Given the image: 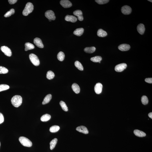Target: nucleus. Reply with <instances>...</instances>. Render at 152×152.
Segmentation results:
<instances>
[{
    "instance_id": "obj_28",
    "label": "nucleus",
    "mask_w": 152,
    "mask_h": 152,
    "mask_svg": "<svg viewBox=\"0 0 152 152\" xmlns=\"http://www.w3.org/2000/svg\"><path fill=\"white\" fill-rule=\"evenodd\" d=\"M55 75L54 73L51 71H49L47 74L46 77L48 80H51L54 78Z\"/></svg>"
},
{
    "instance_id": "obj_37",
    "label": "nucleus",
    "mask_w": 152,
    "mask_h": 152,
    "mask_svg": "<svg viewBox=\"0 0 152 152\" xmlns=\"http://www.w3.org/2000/svg\"><path fill=\"white\" fill-rule=\"evenodd\" d=\"M4 117L3 115L0 113V124L4 122Z\"/></svg>"
},
{
    "instance_id": "obj_36",
    "label": "nucleus",
    "mask_w": 152,
    "mask_h": 152,
    "mask_svg": "<svg viewBox=\"0 0 152 152\" xmlns=\"http://www.w3.org/2000/svg\"><path fill=\"white\" fill-rule=\"evenodd\" d=\"M95 1L98 4L102 5L106 4L109 2V0H96Z\"/></svg>"
},
{
    "instance_id": "obj_34",
    "label": "nucleus",
    "mask_w": 152,
    "mask_h": 152,
    "mask_svg": "<svg viewBox=\"0 0 152 152\" xmlns=\"http://www.w3.org/2000/svg\"><path fill=\"white\" fill-rule=\"evenodd\" d=\"M141 102L144 105L148 104V98L146 96H144L142 97L141 99Z\"/></svg>"
},
{
    "instance_id": "obj_1",
    "label": "nucleus",
    "mask_w": 152,
    "mask_h": 152,
    "mask_svg": "<svg viewBox=\"0 0 152 152\" xmlns=\"http://www.w3.org/2000/svg\"><path fill=\"white\" fill-rule=\"evenodd\" d=\"M22 97L19 95H16L14 96L11 99V102L13 105L16 107H18L22 104Z\"/></svg>"
},
{
    "instance_id": "obj_9",
    "label": "nucleus",
    "mask_w": 152,
    "mask_h": 152,
    "mask_svg": "<svg viewBox=\"0 0 152 152\" xmlns=\"http://www.w3.org/2000/svg\"><path fill=\"white\" fill-rule=\"evenodd\" d=\"M60 4L64 8H69L72 6V4L70 1L68 0H62L60 1Z\"/></svg>"
},
{
    "instance_id": "obj_7",
    "label": "nucleus",
    "mask_w": 152,
    "mask_h": 152,
    "mask_svg": "<svg viewBox=\"0 0 152 152\" xmlns=\"http://www.w3.org/2000/svg\"><path fill=\"white\" fill-rule=\"evenodd\" d=\"M1 50L6 55L10 57L12 55V52L10 48L6 46L1 47Z\"/></svg>"
},
{
    "instance_id": "obj_33",
    "label": "nucleus",
    "mask_w": 152,
    "mask_h": 152,
    "mask_svg": "<svg viewBox=\"0 0 152 152\" xmlns=\"http://www.w3.org/2000/svg\"><path fill=\"white\" fill-rule=\"evenodd\" d=\"M10 88L9 85L6 84L0 85V92L8 89Z\"/></svg>"
},
{
    "instance_id": "obj_11",
    "label": "nucleus",
    "mask_w": 152,
    "mask_h": 152,
    "mask_svg": "<svg viewBox=\"0 0 152 152\" xmlns=\"http://www.w3.org/2000/svg\"><path fill=\"white\" fill-rule=\"evenodd\" d=\"M73 14L77 17V18L80 21H82L83 20V13L80 10H77L74 11L73 12Z\"/></svg>"
},
{
    "instance_id": "obj_27",
    "label": "nucleus",
    "mask_w": 152,
    "mask_h": 152,
    "mask_svg": "<svg viewBox=\"0 0 152 152\" xmlns=\"http://www.w3.org/2000/svg\"><path fill=\"white\" fill-rule=\"evenodd\" d=\"M65 58V55L62 52H59L57 55V58L59 60L62 61L64 60Z\"/></svg>"
},
{
    "instance_id": "obj_17",
    "label": "nucleus",
    "mask_w": 152,
    "mask_h": 152,
    "mask_svg": "<svg viewBox=\"0 0 152 152\" xmlns=\"http://www.w3.org/2000/svg\"><path fill=\"white\" fill-rule=\"evenodd\" d=\"M134 132L136 136L139 137H145L146 135V134L144 132L138 130H135Z\"/></svg>"
},
{
    "instance_id": "obj_4",
    "label": "nucleus",
    "mask_w": 152,
    "mask_h": 152,
    "mask_svg": "<svg viewBox=\"0 0 152 152\" xmlns=\"http://www.w3.org/2000/svg\"><path fill=\"white\" fill-rule=\"evenodd\" d=\"M30 60L34 65L37 66L39 65L40 61L39 59L36 55L31 54L29 56Z\"/></svg>"
},
{
    "instance_id": "obj_3",
    "label": "nucleus",
    "mask_w": 152,
    "mask_h": 152,
    "mask_svg": "<svg viewBox=\"0 0 152 152\" xmlns=\"http://www.w3.org/2000/svg\"><path fill=\"white\" fill-rule=\"evenodd\" d=\"M19 140L21 143L24 146L30 147L32 146V142L26 137H20L19 138Z\"/></svg>"
},
{
    "instance_id": "obj_29",
    "label": "nucleus",
    "mask_w": 152,
    "mask_h": 152,
    "mask_svg": "<svg viewBox=\"0 0 152 152\" xmlns=\"http://www.w3.org/2000/svg\"><path fill=\"white\" fill-rule=\"evenodd\" d=\"M60 127L59 126L54 125L52 126L50 128V131L51 132L55 133L58 131Z\"/></svg>"
},
{
    "instance_id": "obj_43",
    "label": "nucleus",
    "mask_w": 152,
    "mask_h": 152,
    "mask_svg": "<svg viewBox=\"0 0 152 152\" xmlns=\"http://www.w3.org/2000/svg\"><path fill=\"white\" fill-rule=\"evenodd\" d=\"M0 145H1L0 142Z\"/></svg>"
},
{
    "instance_id": "obj_14",
    "label": "nucleus",
    "mask_w": 152,
    "mask_h": 152,
    "mask_svg": "<svg viewBox=\"0 0 152 152\" xmlns=\"http://www.w3.org/2000/svg\"><path fill=\"white\" fill-rule=\"evenodd\" d=\"M76 130L79 132L84 134H87L88 133V129L84 126H81L77 127L76 128Z\"/></svg>"
},
{
    "instance_id": "obj_5",
    "label": "nucleus",
    "mask_w": 152,
    "mask_h": 152,
    "mask_svg": "<svg viewBox=\"0 0 152 152\" xmlns=\"http://www.w3.org/2000/svg\"><path fill=\"white\" fill-rule=\"evenodd\" d=\"M45 15L46 17L49 20H54L56 19L54 12L52 10L47 11L45 12Z\"/></svg>"
},
{
    "instance_id": "obj_13",
    "label": "nucleus",
    "mask_w": 152,
    "mask_h": 152,
    "mask_svg": "<svg viewBox=\"0 0 152 152\" xmlns=\"http://www.w3.org/2000/svg\"><path fill=\"white\" fill-rule=\"evenodd\" d=\"M118 49L120 51H128L130 49V47L129 44H123L119 46L118 47Z\"/></svg>"
},
{
    "instance_id": "obj_18",
    "label": "nucleus",
    "mask_w": 152,
    "mask_h": 152,
    "mask_svg": "<svg viewBox=\"0 0 152 152\" xmlns=\"http://www.w3.org/2000/svg\"><path fill=\"white\" fill-rule=\"evenodd\" d=\"M84 29L83 28H80L76 29L74 32V34L77 36H80L83 34Z\"/></svg>"
},
{
    "instance_id": "obj_21",
    "label": "nucleus",
    "mask_w": 152,
    "mask_h": 152,
    "mask_svg": "<svg viewBox=\"0 0 152 152\" xmlns=\"http://www.w3.org/2000/svg\"><path fill=\"white\" fill-rule=\"evenodd\" d=\"M51 116L50 115L46 114L41 116V120L42 122H46L49 121L51 119Z\"/></svg>"
},
{
    "instance_id": "obj_25",
    "label": "nucleus",
    "mask_w": 152,
    "mask_h": 152,
    "mask_svg": "<svg viewBox=\"0 0 152 152\" xmlns=\"http://www.w3.org/2000/svg\"><path fill=\"white\" fill-rule=\"evenodd\" d=\"M58 141L57 139V138H54L52 140L50 143V148L51 150H53L54 149Z\"/></svg>"
},
{
    "instance_id": "obj_42",
    "label": "nucleus",
    "mask_w": 152,
    "mask_h": 152,
    "mask_svg": "<svg viewBox=\"0 0 152 152\" xmlns=\"http://www.w3.org/2000/svg\"><path fill=\"white\" fill-rule=\"evenodd\" d=\"M49 20V21L50 22H51V21H52L51 20Z\"/></svg>"
},
{
    "instance_id": "obj_31",
    "label": "nucleus",
    "mask_w": 152,
    "mask_h": 152,
    "mask_svg": "<svg viewBox=\"0 0 152 152\" xmlns=\"http://www.w3.org/2000/svg\"><path fill=\"white\" fill-rule=\"evenodd\" d=\"M60 105L63 110L66 111H67L68 110L67 105L64 101H61L60 102Z\"/></svg>"
},
{
    "instance_id": "obj_8",
    "label": "nucleus",
    "mask_w": 152,
    "mask_h": 152,
    "mask_svg": "<svg viewBox=\"0 0 152 152\" xmlns=\"http://www.w3.org/2000/svg\"><path fill=\"white\" fill-rule=\"evenodd\" d=\"M132 10L131 8L129 6H125L122 7L121 11L123 14L125 15H129L132 12Z\"/></svg>"
},
{
    "instance_id": "obj_38",
    "label": "nucleus",
    "mask_w": 152,
    "mask_h": 152,
    "mask_svg": "<svg viewBox=\"0 0 152 152\" xmlns=\"http://www.w3.org/2000/svg\"><path fill=\"white\" fill-rule=\"evenodd\" d=\"M145 82L150 83H152V78H147L145 79Z\"/></svg>"
},
{
    "instance_id": "obj_35",
    "label": "nucleus",
    "mask_w": 152,
    "mask_h": 152,
    "mask_svg": "<svg viewBox=\"0 0 152 152\" xmlns=\"http://www.w3.org/2000/svg\"><path fill=\"white\" fill-rule=\"evenodd\" d=\"M8 72V70L6 68L0 66V74H5Z\"/></svg>"
},
{
    "instance_id": "obj_19",
    "label": "nucleus",
    "mask_w": 152,
    "mask_h": 152,
    "mask_svg": "<svg viewBox=\"0 0 152 152\" xmlns=\"http://www.w3.org/2000/svg\"><path fill=\"white\" fill-rule=\"evenodd\" d=\"M72 88L73 91L76 94H78L80 93V87L76 83H74L73 84Z\"/></svg>"
},
{
    "instance_id": "obj_40",
    "label": "nucleus",
    "mask_w": 152,
    "mask_h": 152,
    "mask_svg": "<svg viewBox=\"0 0 152 152\" xmlns=\"http://www.w3.org/2000/svg\"><path fill=\"white\" fill-rule=\"evenodd\" d=\"M148 116L150 118L152 119V113L150 112L148 114Z\"/></svg>"
},
{
    "instance_id": "obj_16",
    "label": "nucleus",
    "mask_w": 152,
    "mask_h": 152,
    "mask_svg": "<svg viewBox=\"0 0 152 152\" xmlns=\"http://www.w3.org/2000/svg\"><path fill=\"white\" fill-rule=\"evenodd\" d=\"M65 20L68 22L74 23L77 21V19L74 16L67 15L65 18Z\"/></svg>"
},
{
    "instance_id": "obj_39",
    "label": "nucleus",
    "mask_w": 152,
    "mask_h": 152,
    "mask_svg": "<svg viewBox=\"0 0 152 152\" xmlns=\"http://www.w3.org/2000/svg\"><path fill=\"white\" fill-rule=\"evenodd\" d=\"M8 2L10 4H13L17 2V0H9Z\"/></svg>"
},
{
    "instance_id": "obj_15",
    "label": "nucleus",
    "mask_w": 152,
    "mask_h": 152,
    "mask_svg": "<svg viewBox=\"0 0 152 152\" xmlns=\"http://www.w3.org/2000/svg\"><path fill=\"white\" fill-rule=\"evenodd\" d=\"M137 31L140 34L143 35L145 30L144 25L142 23L139 24L137 27Z\"/></svg>"
},
{
    "instance_id": "obj_26",
    "label": "nucleus",
    "mask_w": 152,
    "mask_h": 152,
    "mask_svg": "<svg viewBox=\"0 0 152 152\" xmlns=\"http://www.w3.org/2000/svg\"><path fill=\"white\" fill-rule=\"evenodd\" d=\"M102 59L101 56H97L92 57L90 59V60L94 62H99Z\"/></svg>"
},
{
    "instance_id": "obj_2",
    "label": "nucleus",
    "mask_w": 152,
    "mask_h": 152,
    "mask_svg": "<svg viewBox=\"0 0 152 152\" xmlns=\"http://www.w3.org/2000/svg\"><path fill=\"white\" fill-rule=\"evenodd\" d=\"M34 6L32 3L28 2L26 5L23 11V14L27 16L31 13L33 10Z\"/></svg>"
},
{
    "instance_id": "obj_22",
    "label": "nucleus",
    "mask_w": 152,
    "mask_h": 152,
    "mask_svg": "<svg viewBox=\"0 0 152 152\" xmlns=\"http://www.w3.org/2000/svg\"><path fill=\"white\" fill-rule=\"evenodd\" d=\"M52 98V96L51 94L47 95L45 97L42 102L43 105H45L49 102Z\"/></svg>"
},
{
    "instance_id": "obj_32",
    "label": "nucleus",
    "mask_w": 152,
    "mask_h": 152,
    "mask_svg": "<svg viewBox=\"0 0 152 152\" xmlns=\"http://www.w3.org/2000/svg\"><path fill=\"white\" fill-rule=\"evenodd\" d=\"M15 13V10L13 9H11L9 11H8V12L6 13L5 14L4 16L5 17H8L12 14H14Z\"/></svg>"
},
{
    "instance_id": "obj_20",
    "label": "nucleus",
    "mask_w": 152,
    "mask_h": 152,
    "mask_svg": "<svg viewBox=\"0 0 152 152\" xmlns=\"http://www.w3.org/2000/svg\"><path fill=\"white\" fill-rule=\"evenodd\" d=\"M107 35L106 32L102 29H100L98 30L97 32V35L99 37H104Z\"/></svg>"
},
{
    "instance_id": "obj_41",
    "label": "nucleus",
    "mask_w": 152,
    "mask_h": 152,
    "mask_svg": "<svg viewBox=\"0 0 152 152\" xmlns=\"http://www.w3.org/2000/svg\"><path fill=\"white\" fill-rule=\"evenodd\" d=\"M148 1H150V2H152V0H148Z\"/></svg>"
},
{
    "instance_id": "obj_6",
    "label": "nucleus",
    "mask_w": 152,
    "mask_h": 152,
    "mask_svg": "<svg viewBox=\"0 0 152 152\" xmlns=\"http://www.w3.org/2000/svg\"><path fill=\"white\" fill-rule=\"evenodd\" d=\"M127 67V64H125V63H122V64H119L116 65L115 68V70L116 72H122L123 71L124 69H125Z\"/></svg>"
},
{
    "instance_id": "obj_30",
    "label": "nucleus",
    "mask_w": 152,
    "mask_h": 152,
    "mask_svg": "<svg viewBox=\"0 0 152 152\" xmlns=\"http://www.w3.org/2000/svg\"><path fill=\"white\" fill-rule=\"evenodd\" d=\"M75 65L76 67L78 69L81 71L83 70V67L81 64L78 61H76L75 62Z\"/></svg>"
},
{
    "instance_id": "obj_24",
    "label": "nucleus",
    "mask_w": 152,
    "mask_h": 152,
    "mask_svg": "<svg viewBox=\"0 0 152 152\" xmlns=\"http://www.w3.org/2000/svg\"><path fill=\"white\" fill-rule=\"evenodd\" d=\"M25 51H27L28 50L33 49L35 48L34 45L30 43H26L25 44Z\"/></svg>"
},
{
    "instance_id": "obj_23",
    "label": "nucleus",
    "mask_w": 152,
    "mask_h": 152,
    "mask_svg": "<svg viewBox=\"0 0 152 152\" xmlns=\"http://www.w3.org/2000/svg\"><path fill=\"white\" fill-rule=\"evenodd\" d=\"M96 50V48L95 47H92L85 48L84 49V51L86 53H92L94 52Z\"/></svg>"
},
{
    "instance_id": "obj_12",
    "label": "nucleus",
    "mask_w": 152,
    "mask_h": 152,
    "mask_svg": "<svg viewBox=\"0 0 152 152\" xmlns=\"http://www.w3.org/2000/svg\"><path fill=\"white\" fill-rule=\"evenodd\" d=\"M34 42L38 47L40 48H43L44 46L42 42L40 39L38 38H35L34 40Z\"/></svg>"
},
{
    "instance_id": "obj_10",
    "label": "nucleus",
    "mask_w": 152,
    "mask_h": 152,
    "mask_svg": "<svg viewBox=\"0 0 152 152\" xmlns=\"http://www.w3.org/2000/svg\"><path fill=\"white\" fill-rule=\"evenodd\" d=\"M103 85L101 83H97L94 87V90L95 93L97 94H99L102 91Z\"/></svg>"
}]
</instances>
